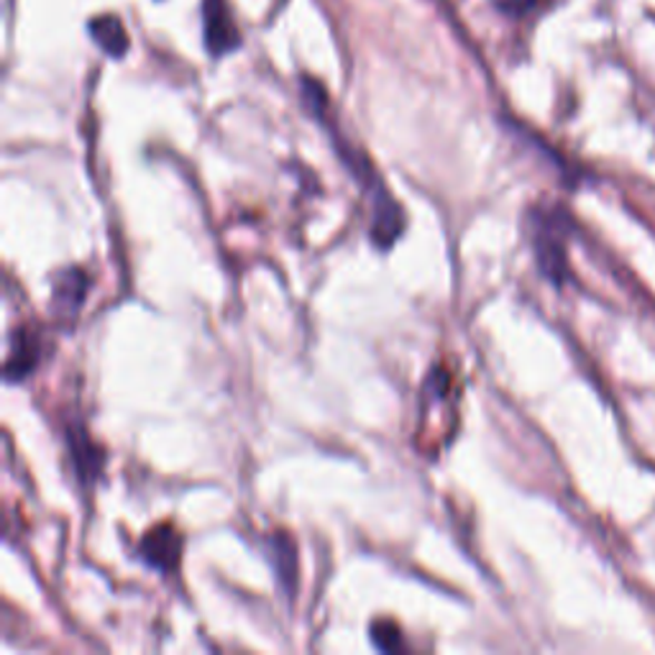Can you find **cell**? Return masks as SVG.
Here are the masks:
<instances>
[{"label": "cell", "mask_w": 655, "mask_h": 655, "mask_svg": "<svg viewBox=\"0 0 655 655\" xmlns=\"http://www.w3.org/2000/svg\"><path fill=\"white\" fill-rule=\"evenodd\" d=\"M574 223L561 208H538L532 211V248L540 272L554 284L568 280L566 241Z\"/></svg>", "instance_id": "cell-1"}, {"label": "cell", "mask_w": 655, "mask_h": 655, "mask_svg": "<svg viewBox=\"0 0 655 655\" xmlns=\"http://www.w3.org/2000/svg\"><path fill=\"white\" fill-rule=\"evenodd\" d=\"M185 538L175 525L162 522L154 525L149 532H144L139 554L146 564L157 571H175L179 566V558H183Z\"/></svg>", "instance_id": "cell-2"}, {"label": "cell", "mask_w": 655, "mask_h": 655, "mask_svg": "<svg viewBox=\"0 0 655 655\" xmlns=\"http://www.w3.org/2000/svg\"><path fill=\"white\" fill-rule=\"evenodd\" d=\"M203 26H205V45H208L211 55L221 57L234 51L241 45L238 29L226 0H203Z\"/></svg>", "instance_id": "cell-3"}, {"label": "cell", "mask_w": 655, "mask_h": 655, "mask_svg": "<svg viewBox=\"0 0 655 655\" xmlns=\"http://www.w3.org/2000/svg\"><path fill=\"white\" fill-rule=\"evenodd\" d=\"M90 292V277L88 272L80 270V266H72V270H65L55 282V290H51V303L55 310L62 315H77L88 300Z\"/></svg>", "instance_id": "cell-4"}, {"label": "cell", "mask_w": 655, "mask_h": 655, "mask_svg": "<svg viewBox=\"0 0 655 655\" xmlns=\"http://www.w3.org/2000/svg\"><path fill=\"white\" fill-rule=\"evenodd\" d=\"M41 343L29 331H16L11 341V351L6 359V382H21L39 364Z\"/></svg>", "instance_id": "cell-5"}, {"label": "cell", "mask_w": 655, "mask_h": 655, "mask_svg": "<svg viewBox=\"0 0 655 655\" xmlns=\"http://www.w3.org/2000/svg\"><path fill=\"white\" fill-rule=\"evenodd\" d=\"M67 443H70V453L75 459L77 473H80L82 481H90L100 477L102 463H106V453H102L100 446L90 441V436L85 433V428H70L67 430Z\"/></svg>", "instance_id": "cell-6"}, {"label": "cell", "mask_w": 655, "mask_h": 655, "mask_svg": "<svg viewBox=\"0 0 655 655\" xmlns=\"http://www.w3.org/2000/svg\"><path fill=\"white\" fill-rule=\"evenodd\" d=\"M270 558L274 566V574H277L280 584L284 592H295L297 586V548L290 536L277 532V536L270 538Z\"/></svg>", "instance_id": "cell-7"}, {"label": "cell", "mask_w": 655, "mask_h": 655, "mask_svg": "<svg viewBox=\"0 0 655 655\" xmlns=\"http://www.w3.org/2000/svg\"><path fill=\"white\" fill-rule=\"evenodd\" d=\"M90 37L95 39V45L106 51V55H110V57L126 55V49H128L126 29L120 26L118 19H114V16H100V19H95L90 23Z\"/></svg>", "instance_id": "cell-8"}, {"label": "cell", "mask_w": 655, "mask_h": 655, "mask_svg": "<svg viewBox=\"0 0 655 655\" xmlns=\"http://www.w3.org/2000/svg\"><path fill=\"white\" fill-rule=\"evenodd\" d=\"M372 641L379 651L384 653H398L404 648L402 643V633L398 623H392V619H374L372 623Z\"/></svg>", "instance_id": "cell-9"}, {"label": "cell", "mask_w": 655, "mask_h": 655, "mask_svg": "<svg viewBox=\"0 0 655 655\" xmlns=\"http://www.w3.org/2000/svg\"><path fill=\"white\" fill-rule=\"evenodd\" d=\"M491 3L507 16H525L528 11H532V6H536L538 0H491Z\"/></svg>", "instance_id": "cell-10"}]
</instances>
